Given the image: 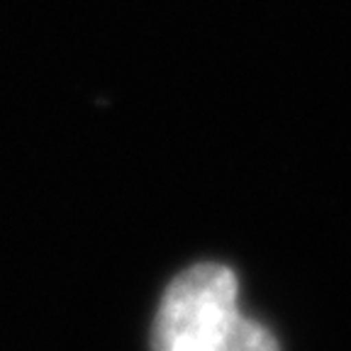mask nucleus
<instances>
[{
    "label": "nucleus",
    "mask_w": 351,
    "mask_h": 351,
    "mask_svg": "<svg viewBox=\"0 0 351 351\" xmlns=\"http://www.w3.org/2000/svg\"><path fill=\"white\" fill-rule=\"evenodd\" d=\"M152 351H280L269 329L239 307V285L222 263H195L166 288Z\"/></svg>",
    "instance_id": "f257e3e1"
}]
</instances>
